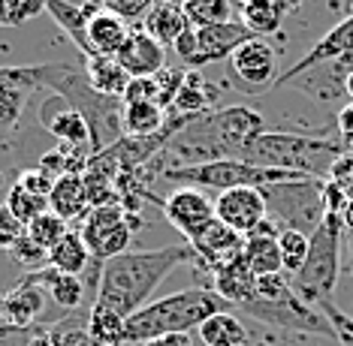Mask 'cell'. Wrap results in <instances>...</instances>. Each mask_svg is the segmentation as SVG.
Instances as JSON below:
<instances>
[{
	"instance_id": "obj_1",
	"label": "cell",
	"mask_w": 353,
	"mask_h": 346,
	"mask_svg": "<svg viewBox=\"0 0 353 346\" xmlns=\"http://www.w3.org/2000/svg\"><path fill=\"white\" fill-rule=\"evenodd\" d=\"M190 259H196V253L188 241L160 247V250H127L115 259H106L100 268L97 301L94 304L115 310L124 319L133 316L136 310L148 304L151 292L163 283L166 274Z\"/></svg>"
},
{
	"instance_id": "obj_2",
	"label": "cell",
	"mask_w": 353,
	"mask_h": 346,
	"mask_svg": "<svg viewBox=\"0 0 353 346\" xmlns=\"http://www.w3.org/2000/svg\"><path fill=\"white\" fill-rule=\"evenodd\" d=\"M266 133V120L256 109L248 106H223L214 111L194 118L188 127L170 139L166 151L181 160V166L196 163H214V160H242L245 151L251 148Z\"/></svg>"
},
{
	"instance_id": "obj_3",
	"label": "cell",
	"mask_w": 353,
	"mask_h": 346,
	"mask_svg": "<svg viewBox=\"0 0 353 346\" xmlns=\"http://www.w3.org/2000/svg\"><path fill=\"white\" fill-rule=\"evenodd\" d=\"M30 69H34L37 87L54 91V96L67 100L85 118L88 130H91V154H100V151H106L124 139V100L100 94L88 82L85 67L37 63Z\"/></svg>"
},
{
	"instance_id": "obj_4",
	"label": "cell",
	"mask_w": 353,
	"mask_h": 346,
	"mask_svg": "<svg viewBox=\"0 0 353 346\" xmlns=\"http://www.w3.org/2000/svg\"><path fill=\"white\" fill-rule=\"evenodd\" d=\"M232 307L230 301H223L214 289H181L166 299L148 301L142 310H136L133 316H127L124 323V343H148L154 337L163 334H188L199 332V325L205 319H212L214 313H227Z\"/></svg>"
},
{
	"instance_id": "obj_5",
	"label": "cell",
	"mask_w": 353,
	"mask_h": 346,
	"mask_svg": "<svg viewBox=\"0 0 353 346\" xmlns=\"http://www.w3.org/2000/svg\"><path fill=\"white\" fill-rule=\"evenodd\" d=\"M239 310L248 313L251 319L272 328H287V332H302V334H320V337H335L329 319L320 313L314 304L296 295L290 283V274L278 271V274L256 277L254 295L239 304Z\"/></svg>"
},
{
	"instance_id": "obj_6",
	"label": "cell",
	"mask_w": 353,
	"mask_h": 346,
	"mask_svg": "<svg viewBox=\"0 0 353 346\" xmlns=\"http://www.w3.org/2000/svg\"><path fill=\"white\" fill-rule=\"evenodd\" d=\"M347 154L341 142L317 139V136H299V133H263L251 148L245 151V163L263 166V169H281V172L296 175H314V178H329L332 166Z\"/></svg>"
},
{
	"instance_id": "obj_7",
	"label": "cell",
	"mask_w": 353,
	"mask_h": 346,
	"mask_svg": "<svg viewBox=\"0 0 353 346\" xmlns=\"http://www.w3.org/2000/svg\"><path fill=\"white\" fill-rule=\"evenodd\" d=\"M341 262H344V214L329 211L326 220L308 238V259L299 268V274L290 277L296 295L308 304H314V307L332 301L335 283H339L341 274Z\"/></svg>"
},
{
	"instance_id": "obj_8",
	"label": "cell",
	"mask_w": 353,
	"mask_h": 346,
	"mask_svg": "<svg viewBox=\"0 0 353 346\" xmlns=\"http://www.w3.org/2000/svg\"><path fill=\"white\" fill-rule=\"evenodd\" d=\"M269 208V220H275L281 229H296L302 235H311L326 220V178L305 175L296 181H281L260 187Z\"/></svg>"
},
{
	"instance_id": "obj_9",
	"label": "cell",
	"mask_w": 353,
	"mask_h": 346,
	"mask_svg": "<svg viewBox=\"0 0 353 346\" xmlns=\"http://www.w3.org/2000/svg\"><path fill=\"white\" fill-rule=\"evenodd\" d=\"M166 181H179L184 187L196 190H236V187H266V184L281 181H296L305 175L296 172H281V169H263L245 160H214V163H196V166H166L163 172Z\"/></svg>"
},
{
	"instance_id": "obj_10",
	"label": "cell",
	"mask_w": 353,
	"mask_h": 346,
	"mask_svg": "<svg viewBox=\"0 0 353 346\" xmlns=\"http://www.w3.org/2000/svg\"><path fill=\"white\" fill-rule=\"evenodd\" d=\"M248 39H254V34L242 21L208 24V28H194V24H190V28L175 39L172 48L184 67L194 69V67H205V63L230 61Z\"/></svg>"
},
{
	"instance_id": "obj_11",
	"label": "cell",
	"mask_w": 353,
	"mask_h": 346,
	"mask_svg": "<svg viewBox=\"0 0 353 346\" xmlns=\"http://www.w3.org/2000/svg\"><path fill=\"white\" fill-rule=\"evenodd\" d=\"M136 226H139V220L121 202H109L91 208L79 232H82L94 262H106L130 250V238Z\"/></svg>"
},
{
	"instance_id": "obj_12",
	"label": "cell",
	"mask_w": 353,
	"mask_h": 346,
	"mask_svg": "<svg viewBox=\"0 0 353 346\" xmlns=\"http://www.w3.org/2000/svg\"><path fill=\"white\" fill-rule=\"evenodd\" d=\"M232 87H239L242 94H266L275 91L278 82V52L266 39H248L236 54L227 61Z\"/></svg>"
},
{
	"instance_id": "obj_13",
	"label": "cell",
	"mask_w": 353,
	"mask_h": 346,
	"mask_svg": "<svg viewBox=\"0 0 353 346\" xmlns=\"http://www.w3.org/2000/svg\"><path fill=\"white\" fill-rule=\"evenodd\" d=\"M350 54H353V12L344 21L335 24L332 30H326V34L320 36L290 69L281 72L275 87H290L296 78L305 76V72H311L317 67H326V63H339L341 58H350Z\"/></svg>"
},
{
	"instance_id": "obj_14",
	"label": "cell",
	"mask_w": 353,
	"mask_h": 346,
	"mask_svg": "<svg viewBox=\"0 0 353 346\" xmlns=\"http://www.w3.org/2000/svg\"><path fill=\"white\" fill-rule=\"evenodd\" d=\"M214 217H218L223 226L236 229L239 235L248 238L269 217V208H266V199H263L260 187H236V190L218 193V199H214Z\"/></svg>"
},
{
	"instance_id": "obj_15",
	"label": "cell",
	"mask_w": 353,
	"mask_h": 346,
	"mask_svg": "<svg viewBox=\"0 0 353 346\" xmlns=\"http://www.w3.org/2000/svg\"><path fill=\"white\" fill-rule=\"evenodd\" d=\"M166 220L184 235V241H194L208 223L214 220V202L196 187H179L160 202Z\"/></svg>"
},
{
	"instance_id": "obj_16",
	"label": "cell",
	"mask_w": 353,
	"mask_h": 346,
	"mask_svg": "<svg viewBox=\"0 0 353 346\" xmlns=\"http://www.w3.org/2000/svg\"><path fill=\"white\" fill-rule=\"evenodd\" d=\"M39 124L63 144H70V148H88V154H91V130H88L85 118L67 100H61V96L46 100L43 109H39Z\"/></svg>"
},
{
	"instance_id": "obj_17",
	"label": "cell",
	"mask_w": 353,
	"mask_h": 346,
	"mask_svg": "<svg viewBox=\"0 0 353 346\" xmlns=\"http://www.w3.org/2000/svg\"><path fill=\"white\" fill-rule=\"evenodd\" d=\"M115 58L127 69L130 78H154L157 72L166 69V48L154 36H148L142 28L133 30L130 39H127Z\"/></svg>"
},
{
	"instance_id": "obj_18",
	"label": "cell",
	"mask_w": 353,
	"mask_h": 346,
	"mask_svg": "<svg viewBox=\"0 0 353 346\" xmlns=\"http://www.w3.org/2000/svg\"><path fill=\"white\" fill-rule=\"evenodd\" d=\"M190 247H194V253H196V259L208 265V268H221L223 262H230L232 256H239L242 253V247H245V235H239L236 229H230V226H223V223L214 217L208 226L199 232V235L194 241H188Z\"/></svg>"
},
{
	"instance_id": "obj_19",
	"label": "cell",
	"mask_w": 353,
	"mask_h": 346,
	"mask_svg": "<svg viewBox=\"0 0 353 346\" xmlns=\"http://www.w3.org/2000/svg\"><path fill=\"white\" fill-rule=\"evenodd\" d=\"M130 34H133V28L127 24V19L109 12L106 6H100V10L88 19V39H91L94 54H109V58H115L124 48L127 39H130Z\"/></svg>"
},
{
	"instance_id": "obj_20",
	"label": "cell",
	"mask_w": 353,
	"mask_h": 346,
	"mask_svg": "<svg viewBox=\"0 0 353 346\" xmlns=\"http://www.w3.org/2000/svg\"><path fill=\"white\" fill-rule=\"evenodd\" d=\"M190 28L188 15H184V6L181 3H170V0H154L148 6L145 19H142V30L148 36H154L160 45H175L184 30Z\"/></svg>"
},
{
	"instance_id": "obj_21",
	"label": "cell",
	"mask_w": 353,
	"mask_h": 346,
	"mask_svg": "<svg viewBox=\"0 0 353 346\" xmlns=\"http://www.w3.org/2000/svg\"><path fill=\"white\" fill-rule=\"evenodd\" d=\"M214 274V292L221 295L223 301H230L232 307H239L245 299L254 295V286H256V277L251 271V265L245 262V256H232L230 262H223L221 268L212 271Z\"/></svg>"
},
{
	"instance_id": "obj_22",
	"label": "cell",
	"mask_w": 353,
	"mask_h": 346,
	"mask_svg": "<svg viewBox=\"0 0 353 346\" xmlns=\"http://www.w3.org/2000/svg\"><path fill=\"white\" fill-rule=\"evenodd\" d=\"M49 208L61 220H85L88 211H91V202H88V190L82 181V172L76 175H63V178L54 181V187L49 193Z\"/></svg>"
},
{
	"instance_id": "obj_23",
	"label": "cell",
	"mask_w": 353,
	"mask_h": 346,
	"mask_svg": "<svg viewBox=\"0 0 353 346\" xmlns=\"http://www.w3.org/2000/svg\"><path fill=\"white\" fill-rule=\"evenodd\" d=\"M91 265H94V256L88 250V244H85V238L79 229H70L67 235L49 250V268L61 271V274L82 277Z\"/></svg>"
},
{
	"instance_id": "obj_24",
	"label": "cell",
	"mask_w": 353,
	"mask_h": 346,
	"mask_svg": "<svg viewBox=\"0 0 353 346\" xmlns=\"http://www.w3.org/2000/svg\"><path fill=\"white\" fill-rule=\"evenodd\" d=\"M43 301H46L43 289H39L37 283H30V280H21L12 292L0 295V316L10 319L12 325H28L30 319L39 316Z\"/></svg>"
},
{
	"instance_id": "obj_25",
	"label": "cell",
	"mask_w": 353,
	"mask_h": 346,
	"mask_svg": "<svg viewBox=\"0 0 353 346\" xmlns=\"http://www.w3.org/2000/svg\"><path fill=\"white\" fill-rule=\"evenodd\" d=\"M46 12L61 24V30L79 45V52H82L85 58H94L91 39H88V19L97 10H79V6L67 3V0H46Z\"/></svg>"
},
{
	"instance_id": "obj_26",
	"label": "cell",
	"mask_w": 353,
	"mask_h": 346,
	"mask_svg": "<svg viewBox=\"0 0 353 346\" xmlns=\"http://www.w3.org/2000/svg\"><path fill=\"white\" fill-rule=\"evenodd\" d=\"M25 280L37 283L54 304H61V307H79V304H82L85 286H82V280L73 274H61V271H54V268H39V271H28Z\"/></svg>"
},
{
	"instance_id": "obj_27",
	"label": "cell",
	"mask_w": 353,
	"mask_h": 346,
	"mask_svg": "<svg viewBox=\"0 0 353 346\" xmlns=\"http://www.w3.org/2000/svg\"><path fill=\"white\" fill-rule=\"evenodd\" d=\"M85 72H88V82L97 87L100 94L124 100V91H127V85H130V76H127V69L118 63V58H109V54L85 58Z\"/></svg>"
},
{
	"instance_id": "obj_28",
	"label": "cell",
	"mask_w": 353,
	"mask_h": 346,
	"mask_svg": "<svg viewBox=\"0 0 353 346\" xmlns=\"http://www.w3.org/2000/svg\"><path fill=\"white\" fill-rule=\"evenodd\" d=\"M170 111L160 102H124V136H136V139H145V136L163 133Z\"/></svg>"
},
{
	"instance_id": "obj_29",
	"label": "cell",
	"mask_w": 353,
	"mask_h": 346,
	"mask_svg": "<svg viewBox=\"0 0 353 346\" xmlns=\"http://www.w3.org/2000/svg\"><path fill=\"white\" fill-rule=\"evenodd\" d=\"M242 256H245V262L251 265L254 277H266V274L284 271L281 250H278V235H248L245 247H242Z\"/></svg>"
},
{
	"instance_id": "obj_30",
	"label": "cell",
	"mask_w": 353,
	"mask_h": 346,
	"mask_svg": "<svg viewBox=\"0 0 353 346\" xmlns=\"http://www.w3.org/2000/svg\"><path fill=\"white\" fill-rule=\"evenodd\" d=\"M199 340L205 346H245L248 332H245L242 319L232 310H227V313H214L212 319H205L199 325Z\"/></svg>"
},
{
	"instance_id": "obj_31",
	"label": "cell",
	"mask_w": 353,
	"mask_h": 346,
	"mask_svg": "<svg viewBox=\"0 0 353 346\" xmlns=\"http://www.w3.org/2000/svg\"><path fill=\"white\" fill-rule=\"evenodd\" d=\"M284 15L287 12L272 0H245L242 3V24L256 39L278 34L281 24H284Z\"/></svg>"
},
{
	"instance_id": "obj_32",
	"label": "cell",
	"mask_w": 353,
	"mask_h": 346,
	"mask_svg": "<svg viewBox=\"0 0 353 346\" xmlns=\"http://www.w3.org/2000/svg\"><path fill=\"white\" fill-rule=\"evenodd\" d=\"M124 316L115 310L94 304L91 316H88V337L94 346H124Z\"/></svg>"
},
{
	"instance_id": "obj_33",
	"label": "cell",
	"mask_w": 353,
	"mask_h": 346,
	"mask_svg": "<svg viewBox=\"0 0 353 346\" xmlns=\"http://www.w3.org/2000/svg\"><path fill=\"white\" fill-rule=\"evenodd\" d=\"M208 102H212V91H208V85L199 78V72L188 69V78H184L179 96H175L172 102V115H188V118H199L208 111Z\"/></svg>"
},
{
	"instance_id": "obj_34",
	"label": "cell",
	"mask_w": 353,
	"mask_h": 346,
	"mask_svg": "<svg viewBox=\"0 0 353 346\" xmlns=\"http://www.w3.org/2000/svg\"><path fill=\"white\" fill-rule=\"evenodd\" d=\"M6 208H10V211L19 217L21 223H34L37 217H43L46 211H52L49 208V199H43V196H37V193H30L28 187H21L19 181L12 184L10 190H6V202H3Z\"/></svg>"
},
{
	"instance_id": "obj_35",
	"label": "cell",
	"mask_w": 353,
	"mask_h": 346,
	"mask_svg": "<svg viewBox=\"0 0 353 346\" xmlns=\"http://www.w3.org/2000/svg\"><path fill=\"white\" fill-rule=\"evenodd\" d=\"M184 15L194 28H208V24H223V21H236L232 19V6L230 0H184Z\"/></svg>"
},
{
	"instance_id": "obj_36",
	"label": "cell",
	"mask_w": 353,
	"mask_h": 346,
	"mask_svg": "<svg viewBox=\"0 0 353 346\" xmlns=\"http://www.w3.org/2000/svg\"><path fill=\"white\" fill-rule=\"evenodd\" d=\"M67 232H70V223L61 220L54 211H46L43 217H37L34 223H28V226H25V235L34 241V244L43 247V250H52V247L58 244Z\"/></svg>"
},
{
	"instance_id": "obj_37",
	"label": "cell",
	"mask_w": 353,
	"mask_h": 346,
	"mask_svg": "<svg viewBox=\"0 0 353 346\" xmlns=\"http://www.w3.org/2000/svg\"><path fill=\"white\" fill-rule=\"evenodd\" d=\"M308 238L311 235H302L296 229H281L278 235V250H281V262H284V271L287 274H299V268L308 259Z\"/></svg>"
},
{
	"instance_id": "obj_38",
	"label": "cell",
	"mask_w": 353,
	"mask_h": 346,
	"mask_svg": "<svg viewBox=\"0 0 353 346\" xmlns=\"http://www.w3.org/2000/svg\"><path fill=\"white\" fill-rule=\"evenodd\" d=\"M46 12V0H0V28H19Z\"/></svg>"
},
{
	"instance_id": "obj_39",
	"label": "cell",
	"mask_w": 353,
	"mask_h": 346,
	"mask_svg": "<svg viewBox=\"0 0 353 346\" xmlns=\"http://www.w3.org/2000/svg\"><path fill=\"white\" fill-rule=\"evenodd\" d=\"M317 310L329 319V325H332V332H335V340H339L341 346H353V316H347L335 301L320 304Z\"/></svg>"
},
{
	"instance_id": "obj_40",
	"label": "cell",
	"mask_w": 353,
	"mask_h": 346,
	"mask_svg": "<svg viewBox=\"0 0 353 346\" xmlns=\"http://www.w3.org/2000/svg\"><path fill=\"white\" fill-rule=\"evenodd\" d=\"M21 238H25V223L6 205H0V250H12Z\"/></svg>"
},
{
	"instance_id": "obj_41",
	"label": "cell",
	"mask_w": 353,
	"mask_h": 346,
	"mask_svg": "<svg viewBox=\"0 0 353 346\" xmlns=\"http://www.w3.org/2000/svg\"><path fill=\"white\" fill-rule=\"evenodd\" d=\"M10 256L15 262H21L25 265V268H30V271H39V265L43 262H49V250H43V247L39 244H34V241H30L28 235L19 241V244L12 247L10 250Z\"/></svg>"
},
{
	"instance_id": "obj_42",
	"label": "cell",
	"mask_w": 353,
	"mask_h": 346,
	"mask_svg": "<svg viewBox=\"0 0 353 346\" xmlns=\"http://www.w3.org/2000/svg\"><path fill=\"white\" fill-rule=\"evenodd\" d=\"M124 102H160L157 78H130L124 91Z\"/></svg>"
},
{
	"instance_id": "obj_43",
	"label": "cell",
	"mask_w": 353,
	"mask_h": 346,
	"mask_svg": "<svg viewBox=\"0 0 353 346\" xmlns=\"http://www.w3.org/2000/svg\"><path fill=\"white\" fill-rule=\"evenodd\" d=\"M19 184H21V187H28L30 193H37V196L49 199V193L54 187V178H49V175L37 166V169H25V172L19 175Z\"/></svg>"
},
{
	"instance_id": "obj_44",
	"label": "cell",
	"mask_w": 353,
	"mask_h": 346,
	"mask_svg": "<svg viewBox=\"0 0 353 346\" xmlns=\"http://www.w3.org/2000/svg\"><path fill=\"white\" fill-rule=\"evenodd\" d=\"M151 3L154 0H106V10L121 19H136V15H145Z\"/></svg>"
},
{
	"instance_id": "obj_45",
	"label": "cell",
	"mask_w": 353,
	"mask_h": 346,
	"mask_svg": "<svg viewBox=\"0 0 353 346\" xmlns=\"http://www.w3.org/2000/svg\"><path fill=\"white\" fill-rule=\"evenodd\" d=\"M341 271L347 277H353V223L344 220V262H341Z\"/></svg>"
},
{
	"instance_id": "obj_46",
	"label": "cell",
	"mask_w": 353,
	"mask_h": 346,
	"mask_svg": "<svg viewBox=\"0 0 353 346\" xmlns=\"http://www.w3.org/2000/svg\"><path fill=\"white\" fill-rule=\"evenodd\" d=\"M142 346H194V340H190V334H163V337H154V340H148Z\"/></svg>"
},
{
	"instance_id": "obj_47",
	"label": "cell",
	"mask_w": 353,
	"mask_h": 346,
	"mask_svg": "<svg viewBox=\"0 0 353 346\" xmlns=\"http://www.w3.org/2000/svg\"><path fill=\"white\" fill-rule=\"evenodd\" d=\"M272 3H278L284 12H293V10H299L302 6V0H272Z\"/></svg>"
},
{
	"instance_id": "obj_48",
	"label": "cell",
	"mask_w": 353,
	"mask_h": 346,
	"mask_svg": "<svg viewBox=\"0 0 353 346\" xmlns=\"http://www.w3.org/2000/svg\"><path fill=\"white\" fill-rule=\"evenodd\" d=\"M344 91H347V96H353V72H347V78H344Z\"/></svg>"
},
{
	"instance_id": "obj_49",
	"label": "cell",
	"mask_w": 353,
	"mask_h": 346,
	"mask_svg": "<svg viewBox=\"0 0 353 346\" xmlns=\"http://www.w3.org/2000/svg\"><path fill=\"white\" fill-rule=\"evenodd\" d=\"M344 220H347V223H353V202L347 205V214H344Z\"/></svg>"
}]
</instances>
